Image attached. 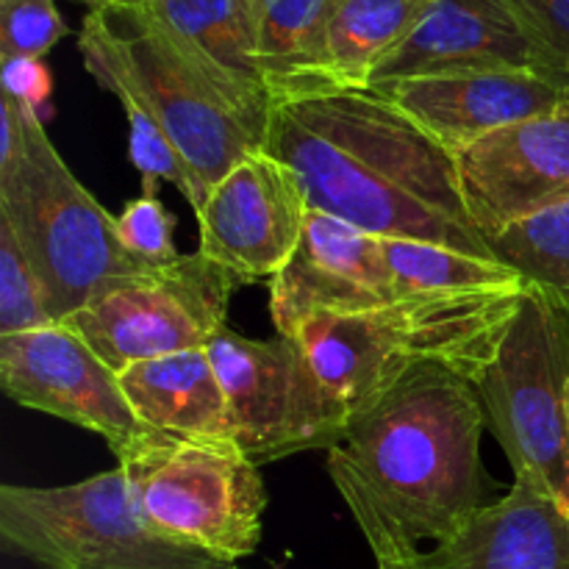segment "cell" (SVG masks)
I'll return each mask as SVG.
<instances>
[{
	"mask_svg": "<svg viewBox=\"0 0 569 569\" xmlns=\"http://www.w3.org/2000/svg\"><path fill=\"white\" fill-rule=\"evenodd\" d=\"M233 569H237V567H233Z\"/></svg>",
	"mask_w": 569,
	"mask_h": 569,
	"instance_id": "obj_33",
	"label": "cell"
},
{
	"mask_svg": "<svg viewBox=\"0 0 569 569\" xmlns=\"http://www.w3.org/2000/svg\"><path fill=\"white\" fill-rule=\"evenodd\" d=\"M565 511L569 515V395H567V506Z\"/></svg>",
	"mask_w": 569,
	"mask_h": 569,
	"instance_id": "obj_31",
	"label": "cell"
},
{
	"mask_svg": "<svg viewBox=\"0 0 569 569\" xmlns=\"http://www.w3.org/2000/svg\"><path fill=\"white\" fill-rule=\"evenodd\" d=\"M226 395L231 439L256 461L287 459L295 398V348L289 339H250L222 328L206 345Z\"/></svg>",
	"mask_w": 569,
	"mask_h": 569,
	"instance_id": "obj_17",
	"label": "cell"
},
{
	"mask_svg": "<svg viewBox=\"0 0 569 569\" xmlns=\"http://www.w3.org/2000/svg\"><path fill=\"white\" fill-rule=\"evenodd\" d=\"M0 94L31 109L39 120H48L53 106V76L44 59L11 56L0 59Z\"/></svg>",
	"mask_w": 569,
	"mask_h": 569,
	"instance_id": "obj_29",
	"label": "cell"
},
{
	"mask_svg": "<svg viewBox=\"0 0 569 569\" xmlns=\"http://www.w3.org/2000/svg\"><path fill=\"white\" fill-rule=\"evenodd\" d=\"M395 300L381 239L320 209H309L298 248L270 281V317L283 339L311 317L359 315Z\"/></svg>",
	"mask_w": 569,
	"mask_h": 569,
	"instance_id": "obj_13",
	"label": "cell"
},
{
	"mask_svg": "<svg viewBox=\"0 0 569 569\" xmlns=\"http://www.w3.org/2000/svg\"><path fill=\"white\" fill-rule=\"evenodd\" d=\"M264 150L298 172L309 209L378 239L495 259L461 198L453 156L372 89L272 106Z\"/></svg>",
	"mask_w": 569,
	"mask_h": 569,
	"instance_id": "obj_2",
	"label": "cell"
},
{
	"mask_svg": "<svg viewBox=\"0 0 569 569\" xmlns=\"http://www.w3.org/2000/svg\"><path fill=\"white\" fill-rule=\"evenodd\" d=\"M389 276L398 300L422 295L483 292V289L522 287V278L498 259L461 253L431 242L411 239H381Z\"/></svg>",
	"mask_w": 569,
	"mask_h": 569,
	"instance_id": "obj_23",
	"label": "cell"
},
{
	"mask_svg": "<svg viewBox=\"0 0 569 569\" xmlns=\"http://www.w3.org/2000/svg\"><path fill=\"white\" fill-rule=\"evenodd\" d=\"M122 389L144 426L181 439H231L226 395L209 353L161 356L120 372Z\"/></svg>",
	"mask_w": 569,
	"mask_h": 569,
	"instance_id": "obj_20",
	"label": "cell"
},
{
	"mask_svg": "<svg viewBox=\"0 0 569 569\" xmlns=\"http://www.w3.org/2000/svg\"><path fill=\"white\" fill-rule=\"evenodd\" d=\"M437 0H342L331 26V72L339 89H367L376 67L411 37Z\"/></svg>",
	"mask_w": 569,
	"mask_h": 569,
	"instance_id": "obj_22",
	"label": "cell"
},
{
	"mask_svg": "<svg viewBox=\"0 0 569 569\" xmlns=\"http://www.w3.org/2000/svg\"><path fill=\"white\" fill-rule=\"evenodd\" d=\"M53 322L37 272L28 264L9 222L0 217V337L37 331Z\"/></svg>",
	"mask_w": 569,
	"mask_h": 569,
	"instance_id": "obj_25",
	"label": "cell"
},
{
	"mask_svg": "<svg viewBox=\"0 0 569 569\" xmlns=\"http://www.w3.org/2000/svg\"><path fill=\"white\" fill-rule=\"evenodd\" d=\"M67 33L56 0H0V59H44Z\"/></svg>",
	"mask_w": 569,
	"mask_h": 569,
	"instance_id": "obj_26",
	"label": "cell"
},
{
	"mask_svg": "<svg viewBox=\"0 0 569 569\" xmlns=\"http://www.w3.org/2000/svg\"><path fill=\"white\" fill-rule=\"evenodd\" d=\"M0 383L14 403L103 437L111 453L153 433L133 411L120 372L67 322L0 337Z\"/></svg>",
	"mask_w": 569,
	"mask_h": 569,
	"instance_id": "obj_10",
	"label": "cell"
},
{
	"mask_svg": "<svg viewBox=\"0 0 569 569\" xmlns=\"http://www.w3.org/2000/svg\"><path fill=\"white\" fill-rule=\"evenodd\" d=\"M522 289L422 295L306 320L289 339L295 398L287 456L333 448L361 411L422 365H445L476 383L498 353Z\"/></svg>",
	"mask_w": 569,
	"mask_h": 569,
	"instance_id": "obj_3",
	"label": "cell"
},
{
	"mask_svg": "<svg viewBox=\"0 0 569 569\" xmlns=\"http://www.w3.org/2000/svg\"><path fill=\"white\" fill-rule=\"evenodd\" d=\"M0 217L37 272L56 322H67L122 283L161 270L122 244L117 217L72 176L50 142L44 120L31 109H26L20 159L0 170Z\"/></svg>",
	"mask_w": 569,
	"mask_h": 569,
	"instance_id": "obj_4",
	"label": "cell"
},
{
	"mask_svg": "<svg viewBox=\"0 0 569 569\" xmlns=\"http://www.w3.org/2000/svg\"><path fill=\"white\" fill-rule=\"evenodd\" d=\"M309 198L298 172L267 150L239 161L198 211V250L239 283L272 281L303 237Z\"/></svg>",
	"mask_w": 569,
	"mask_h": 569,
	"instance_id": "obj_11",
	"label": "cell"
},
{
	"mask_svg": "<svg viewBox=\"0 0 569 569\" xmlns=\"http://www.w3.org/2000/svg\"><path fill=\"white\" fill-rule=\"evenodd\" d=\"M0 537L42 569H233L156 531L122 467L67 487H3Z\"/></svg>",
	"mask_w": 569,
	"mask_h": 569,
	"instance_id": "obj_6",
	"label": "cell"
},
{
	"mask_svg": "<svg viewBox=\"0 0 569 569\" xmlns=\"http://www.w3.org/2000/svg\"><path fill=\"white\" fill-rule=\"evenodd\" d=\"M100 11L109 20L111 39L133 87L209 198L239 161L264 150L267 128L250 120L139 6Z\"/></svg>",
	"mask_w": 569,
	"mask_h": 569,
	"instance_id": "obj_8",
	"label": "cell"
},
{
	"mask_svg": "<svg viewBox=\"0 0 569 569\" xmlns=\"http://www.w3.org/2000/svg\"><path fill=\"white\" fill-rule=\"evenodd\" d=\"M483 70L550 72L503 0H437L411 37L376 67L367 89L387 92L415 78Z\"/></svg>",
	"mask_w": 569,
	"mask_h": 569,
	"instance_id": "obj_15",
	"label": "cell"
},
{
	"mask_svg": "<svg viewBox=\"0 0 569 569\" xmlns=\"http://www.w3.org/2000/svg\"><path fill=\"white\" fill-rule=\"evenodd\" d=\"M476 392L515 481L567 506L569 300L526 283Z\"/></svg>",
	"mask_w": 569,
	"mask_h": 569,
	"instance_id": "obj_5",
	"label": "cell"
},
{
	"mask_svg": "<svg viewBox=\"0 0 569 569\" xmlns=\"http://www.w3.org/2000/svg\"><path fill=\"white\" fill-rule=\"evenodd\" d=\"M139 9L203 67L250 120L270 128L272 100L256 59L250 0H144Z\"/></svg>",
	"mask_w": 569,
	"mask_h": 569,
	"instance_id": "obj_18",
	"label": "cell"
},
{
	"mask_svg": "<svg viewBox=\"0 0 569 569\" xmlns=\"http://www.w3.org/2000/svg\"><path fill=\"white\" fill-rule=\"evenodd\" d=\"M461 198L487 239L569 198V103L453 156Z\"/></svg>",
	"mask_w": 569,
	"mask_h": 569,
	"instance_id": "obj_12",
	"label": "cell"
},
{
	"mask_svg": "<svg viewBox=\"0 0 569 569\" xmlns=\"http://www.w3.org/2000/svg\"><path fill=\"white\" fill-rule=\"evenodd\" d=\"M567 76H569V64H567Z\"/></svg>",
	"mask_w": 569,
	"mask_h": 569,
	"instance_id": "obj_32",
	"label": "cell"
},
{
	"mask_svg": "<svg viewBox=\"0 0 569 569\" xmlns=\"http://www.w3.org/2000/svg\"><path fill=\"white\" fill-rule=\"evenodd\" d=\"M489 244L522 281L569 300V198L515 222Z\"/></svg>",
	"mask_w": 569,
	"mask_h": 569,
	"instance_id": "obj_24",
	"label": "cell"
},
{
	"mask_svg": "<svg viewBox=\"0 0 569 569\" xmlns=\"http://www.w3.org/2000/svg\"><path fill=\"white\" fill-rule=\"evenodd\" d=\"M537 44L545 67L567 76L569 64V0H503Z\"/></svg>",
	"mask_w": 569,
	"mask_h": 569,
	"instance_id": "obj_28",
	"label": "cell"
},
{
	"mask_svg": "<svg viewBox=\"0 0 569 569\" xmlns=\"http://www.w3.org/2000/svg\"><path fill=\"white\" fill-rule=\"evenodd\" d=\"M176 226L178 220L164 209L159 194H139L117 214V233L122 244L150 267H164L181 256L172 242Z\"/></svg>",
	"mask_w": 569,
	"mask_h": 569,
	"instance_id": "obj_27",
	"label": "cell"
},
{
	"mask_svg": "<svg viewBox=\"0 0 569 569\" xmlns=\"http://www.w3.org/2000/svg\"><path fill=\"white\" fill-rule=\"evenodd\" d=\"M237 278L200 250L100 295L67 320L122 372L137 361L203 350L228 326Z\"/></svg>",
	"mask_w": 569,
	"mask_h": 569,
	"instance_id": "obj_9",
	"label": "cell"
},
{
	"mask_svg": "<svg viewBox=\"0 0 569 569\" xmlns=\"http://www.w3.org/2000/svg\"><path fill=\"white\" fill-rule=\"evenodd\" d=\"M78 50H81L83 67L89 76L114 94L122 106L128 122V156L142 176V194H159V183H172L187 198L192 211L198 214L206 203V192L198 183L194 172L178 153L172 139L167 137L161 122L142 100L133 87L126 64L111 39L109 20L100 9H89L83 17L81 33H78Z\"/></svg>",
	"mask_w": 569,
	"mask_h": 569,
	"instance_id": "obj_21",
	"label": "cell"
},
{
	"mask_svg": "<svg viewBox=\"0 0 569 569\" xmlns=\"http://www.w3.org/2000/svg\"><path fill=\"white\" fill-rule=\"evenodd\" d=\"M378 569H569V515L550 495L515 481L459 533Z\"/></svg>",
	"mask_w": 569,
	"mask_h": 569,
	"instance_id": "obj_16",
	"label": "cell"
},
{
	"mask_svg": "<svg viewBox=\"0 0 569 569\" xmlns=\"http://www.w3.org/2000/svg\"><path fill=\"white\" fill-rule=\"evenodd\" d=\"M483 431L476 383L422 365L328 448V476L378 567L415 559L487 509Z\"/></svg>",
	"mask_w": 569,
	"mask_h": 569,
	"instance_id": "obj_1",
	"label": "cell"
},
{
	"mask_svg": "<svg viewBox=\"0 0 569 569\" xmlns=\"http://www.w3.org/2000/svg\"><path fill=\"white\" fill-rule=\"evenodd\" d=\"M342 0H250L256 59L272 106L337 92L331 26Z\"/></svg>",
	"mask_w": 569,
	"mask_h": 569,
	"instance_id": "obj_19",
	"label": "cell"
},
{
	"mask_svg": "<svg viewBox=\"0 0 569 569\" xmlns=\"http://www.w3.org/2000/svg\"><path fill=\"white\" fill-rule=\"evenodd\" d=\"M450 156L515 122L569 103V78L542 70H483L415 78L378 92Z\"/></svg>",
	"mask_w": 569,
	"mask_h": 569,
	"instance_id": "obj_14",
	"label": "cell"
},
{
	"mask_svg": "<svg viewBox=\"0 0 569 569\" xmlns=\"http://www.w3.org/2000/svg\"><path fill=\"white\" fill-rule=\"evenodd\" d=\"M114 456L142 515L167 539L226 565L256 553L267 489L259 465L233 439L153 431Z\"/></svg>",
	"mask_w": 569,
	"mask_h": 569,
	"instance_id": "obj_7",
	"label": "cell"
},
{
	"mask_svg": "<svg viewBox=\"0 0 569 569\" xmlns=\"http://www.w3.org/2000/svg\"><path fill=\"white\" fill-rule=\"evenodd\" d=\"M89 9H126V6H139L144 0H87Z\"/></svg>",
	"mask_w": 569,
	"mask_h": 569,
	"instance_id": "obj_30",
	"label": "cell"
}]
</instances>
